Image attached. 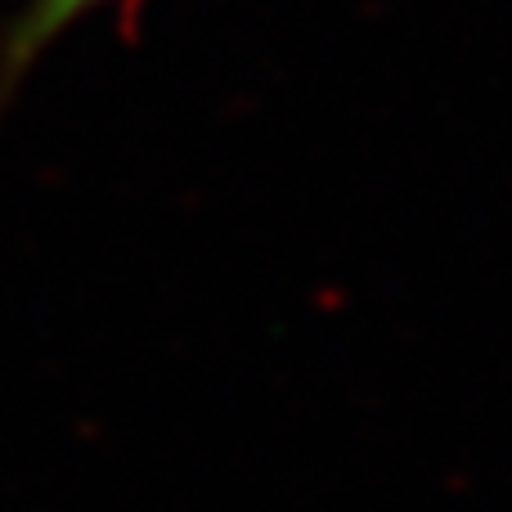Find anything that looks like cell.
Returning a JSON list of instances; mask_svg holds the SVG:
<instances>
[{
	"mask_svg": "<svg viewBox=\"0 0 512 512\" xmlns=\"http://www.w3.org/2000/svg\"><path fill=\"white\" fill-rule=\"evenodd\" d=\"M99 5H108V0H32V5H27V14L18 18V27H14V41H9V63H14V68H23L32 54H41L45 45L63 32V27H72L77 18H86L90 9H99Z\"/></svg>",
	"mask_w": 512,
	"mask_h": 512,
	"instance_id": "6da1fadb",
	"label": "cell"
}]
</instances>
